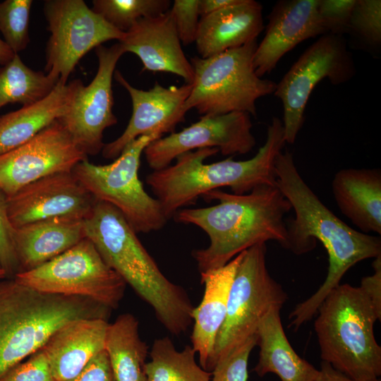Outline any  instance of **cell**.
<instances>
[{"mask_svg":"<svg viewBox=\"0 0 381 381\" xmlns=\"http://www.w3.org/2000/svg\"><path fill=\"white\" fill-rule=\"evenodd\" d=\"M274 172L276 186L295 213L293 219L286 220V249L302 255L313 250L319 241L328 255L324 282L290 313L289 326L297 330L316 314L325 298L351 267L381 255V238L355 230L325 206L301 176L291 152L278 154Z\"/></svg>","mask_w":381,"mask_h":381,"instance_id":"1","label":"cell"},{"mask_svg":"<svg viewBox=\"0 0 381 381\" xmlns=\"http://www.w3.org/2000/svg\"><path fill=\"white\" fill-rule=\"evenodd\" d=\"M202 197L218 203L183 208L174 216L177 222L198 226L210 238L207 248L192 252L200 273L223 267L258 243L274 241L286 248L285 217L291 205L276 185H260L243 195L217 189Z\"/></svg>","mask_w":381,"mask_h":381,"instance_id":"2","label":"cell"},{"mask_svg":"<svg viewBox=\"0 0 381 381\" xmlns=\"http://www.w3.org/2000/svg\"><path fill=\"white\" fill-rule=\"evenodd\" d=\"M84 231L104 262L152 307L169 332L179 336L188 329L195 308L188 295L162 272L116 208L96 200Z\"/></svg>","mask_w":381,"mask_h":381,"instance_id":"3","label":"cell"},{"mask_svg":"<svg viewBox=\"0 0 381 381\" xmlns=\"http://www.w3.org/2000/svg\"><path fill=\"white\" fill-rule=\"evenodd\" d=\"M285 143L282 121L273 117L265 142L252 158L237 161L230 157L205 164V160L217 154L219 150L198 149L179 155L173 165L152 171L147 175L146 183L169 219L183 207L222 187L230 188L234 194L243 195L260 185H276L274 161Z\"/></svg>","mask_w":381,"mask_h":381,"instance_id":"4","label":"cell"},{"mask_svg":"<svg viewBox=\"0 0 381 381\" xmlns=\"http://www.w3.org/2000/svg\"><path fill=\"white\" fill-rule=\"evenodd\" d=\"M111 309L91 299L37 291L14 278L0 279V377L42 349L66 324L108 320Z\"/></svg>","mask_w":381,"mask_h":381,"instance_id":"5","label":"cell"},{"mask_svg":"<svg viewBox=\"0 0 381 381\" xmlns=\"http://www.w3.org/2000/svg\"><path fill=\"white\" fill-rule=\"evenodd\" d=\"M317 313L314 327L322 361L356 380L379 379L381 346L374 325L380 320L381 306L361 286L339 284Z\"/></svg>","mask_w":381,"mask_h":381,"instance_id":"6","label":"cell"},{"mask_svg":"<svg viewBox=\"0 0 381 381\" xmlns=\"http://www.w3.org/2000/svg\"><path fill=\"white\" fill-rule=\"evenodd\" d=\"M257 46L253 40L208 58H191L194 79L187 110L195 109L202 116L235 111L256 116L257 99L274 93L277 85L256 75L253 59Z\"/></svg>","mask_w":381,"mask_h":381,"instance_id":"7","label":"cell"},{"mask_svg":"<svg viewBox=\"0 0 381 381\" xmlns=\"http://www.w3.org/2000/svg\"><path fill=\"white\" fill-rule=\"evenodd\" d=\"M160 138L156 134L140 136L111 164L97 165L86 159L72 170L96 200L116 208L137 234L160 230L168 221L160 203L145 191L138 176L145 147Z\"/></svg>","mask_w":381,"mask_h":381,"instance_id":"8","label":"cell"},{"mask_svg":"<svg viewBox=\"0 0 381 381\" xmlns=\"http://www.w3.org/2000/svg\"><path fill=\"white\" fill-rule=\"evenodd\" d=\"M266 243L243 251L231 285L226 318L214 343L211 372L218 358L233 346L256 333L262 318L282 308L288 296L270 274Z\"/></svg>","mask_w":381,"mask_h":381,"instance_id":"9","label":"cell"},{"mask_svg":"<svg viewBox=\"0 0 381 381\" xmlns=\"http://www.w3.org/2000/svg\"><path fill=\"white\" fill-rule=\"evenodd\" d=\"M14 279L37 291L91 299L111 310L122 300L126 284L84 238L64 253Z\"/></svg>","mask_w":381,"mask_h":381,"instance_id":"10","label":"cell"},{"mask_svg":"<svg viewBox=\"0 0 381 381\" xmlns=\"http://www.w3.org/2000/svg\"><path fill=\"white\" fill-rule=\"evenodd\" d=\"M356 68L344 40L326 34L311 44L276 85L274 95L283 105L285 143L292 145L304 123L308 100L316 85L328 78L333 85L349 81Z\"/></svg>","mask_w":381,"mask_h":381,"instance_id":"11","label":"cell"},{"mask_svg":"<svg viewBox=\"0 0 381 381\" xmlns=\"http://www.w3.org/2000/svg\"><path fill=\"white\" fill-rule=\"evenodd\" d=\"M44 13L51 34L44 70L57 83L66 84L75 66L91 49L109 40L119 41L124 34L83 0H47Z\"/></svg>","mask_w":381,"mask_h":381,"instance_id":"12","label":"cell"},{"mask_svg":"<svg viewBox=\"0 0 381 381\" xmlns=\"http://www.w3.org/2000/svg\"><path fill=\"white\" fill-rule=\"evenodd\" d=\"M95 53L98 68L95 78L87 86L80 80L68 111L58 120L87 156L102 152L104 130L117 123L112 78L125 52L118 42L109 47L98 46Z\"/></svg>","mask_w":381,"mask_h":381,"instance_id":"13","label":"cell"},{"mask_svg":"<svg viewBox=\"0 0 381 381\" xmlns=\"http://www.w3.org/2000/svg\"><path fill=\"white\" fill-rule=\"evenodd\" d=\"M251 129L250 116L246 112L205 115L181 131L151 142L143 153L153 171L164 169L179 155L198 149L217 148L224 155L246 154L256 144Z\"/></svg>","mask_w":381,"mask_h":381,"instance_id":"14","label":"cell"},{"mask_svg":"<svg viewBox=\"0 0 381 381\" xmlns=\"http://www.w3.org/2000/svg\"><path fill=\"white\" fill-rule=\"evenodd\" d=\"M87 157L57 120L29 141L0 155V191L10 197L44 176L71 171Z\"/></svg>","mask_w":381,"mask_h":381,"instance_id":"15","label":"cell"},{"mask_svg":"<svg viewBox=\"0 0 381 381\" xmlns=\"http://www.w3.org/2000/svg\"><path fill=\"white\" fill-rule=\"evenodd\" d=\"M115 80L128 92L132 102V115L123 133L104 145L102 153L104 158L115 159L133 140L145 135L162 136L174 133L176 126L185 121L188 110L186 102L192 84L165 87L156 82L148 90L132 86L116 70Z\"/></svg>","mask_w":381,"mask_h":381,"instance_id":"16","label":"cell"},{"mask_svg":"<svg viewBox=\"0 0 381 381\" xmlns=\"http://www.w3.org/2000/svg\"><path fill=\"white\" fill-rule=\"evenodd\" d=\"M96 199L71 171L55 173L24 186L6 198L9 220L17 228L59 217L85 219Z\"/></svg>","mask_w":381,"mask_h":381,"instance_id":"17","label":"cell"},{"mask_svg":"<svg viewBox=\"0 0 381 381\" xmlns=\"http://www.w3.org/2000/svg\"><path fill=\"white\" fill-rule=\"evenodd\" d=\"M318 3V0H281L275 4L268 16L265 37L253 55V67L258 77L270 73L298 44L327 34Z\"/></svg>","mask_w":381,"mask_h":381,"instance_id":"18","label":"cell"},{"mask_svg":"<svg viewBox=\"0 0 381 381\" xmlns=\"http://www.w3.org/2000/svg\"><path fill=\"white\" fill-rule=\"evenodd\" d=\"M125 53L135 54L143 71L171 73L193 83L194 71L186 57L170 12L139 19L118 41Z\"/></svg>","mask_w":381,"mask_h":381,"instance_id":"19","label":"cell"},{"mask_svg":"<svg viewBox=\"0 0 381 381\" xmlns=\"http://www.w3.org/2000/svg\"><path fill=\"white\" fill-rule=\"evenodd\" d=\"M109 323L102 318L70 322L56 331L42 348L56 381H66L80 373L104 350Z\"/></svg>","mask_w":381,"mask_h":381,"instance_id":"20","label":"cell"},{"mask_svg":"<svg viewBox=\"0 0 381 381\" xmlns=\"http://www.w3.org/2000/svg\"><path fill=\"white\" fill-rule=\"evenodd\" d=\"M262 7L254 0L237 4L200 18L195 41L201 58H208L256 40L264 29Z\"/></svg>","mask_w":381,"mask_h":381,"instance_id":"21","label":"cell"},{"mask_svg":"<svg viewBox=\"0 0 381 381\" xmlns=\"http://www.w3.org/2000/svg\"><path fill=\"white\" fill-rule=\"evenodd\" d=\"M243 252L219 268L200 273L204 294L194 308L191 346L200 365L211 373V361L217 334L226 318L229 294Z\"/></svg>","mask_w":381,"mask_h":381,"instance_id":"22","label":"cell"},{"mask_svg":"<svg viewBox=\"0 0 381 381\" xmlns=\"http://www.w3.org/2000/svg\"><path fill=\"white\" fill-rule=\"evenodd\" d=\"M84 238V220L68 217L39 220L14 228L13 248L19 272L40 267Z\"/></svg>","mask_w":381,"mask_h":381,"instance_id":"23","label":"cell"},{"mask_svg":"<svg viewBox=\"0 0 381 381\" xmlns=\"http://www.w3.org/2000/svg\"><path fill=\"white\" fill-rule=\"evenodd\" d=\"M332 191L341 212L360 231L381 234L380 169H341L334 176Z\"/></svg>","mask_w":381,"mask_h":381,"instance_id":"24","label":"cell"},{"mask_svg":"<svg viewBox=\"0 0 381 381\" xmlns=\"http://www.w3.org/2000/svg\"><path fill=\"white\" fill-rule=\"evenodd\" d=\"M80 80L59 82L42 99L0 116V155L29 141L64 115Z\"/></svg>","mask_w":381,"mask_h":381,"instance_id":"25","label":"cell"},{"mask_svg":"<svg viewBox=\"0 0 381 381\" xmlns=\"http://www.w3.org/2000/svg\"><path fill=\"white\" fill-rule=\"evenodd\" d=\"M280 310L272 308L257 328L260 352L253 370L260 377L274 373L281 381H315L319 369L292 348L282 324Z\"/></svg>","mask_w":381,"mask_h":381,"instance_id":"26","label":"cell"},{"mask_svg":"<svg viewBox=\"0 0 381 381\" xmlns=\"http://www.w3.org/2000/svg\"><path fill=\"white\" fill-rule=\"evenodd\" d=\"M138 326L131 313L120 315L109 325L104 350L116 381H147L148 346L140 337Z\"/></svg>","mask_w":381,"mask_h":381,"instance_id":"27","label":"cell"},{"mask_svg":"<svg viewBox=\"0 0 381 381\" xmlns=\"http://www.w3.org/2000/svg\"><path fill=\"white\" fill-rule=\"evenodd\" d=\"M190 345L178 351L169 337L156 339L145 365L147 381H210L211 373L195 361Z\"/></svg>","mask_w":381,"mask_h":381,"instance_id":"28","label":"cell"},{"mask_svg":"<svg viewBox=\"0 0 381 381\" xmlns=\"http://www.w3.org/2000/svg\"><path fill=\"white\" fill-rule=\"evenodd\" d=\"M57 82L45 72L27 66L18 54L0 68V108L9 103L26 106L47 96Z\"/></svg>","mask_w":381,"mask_h":381,"instance_id":"29","label":"cell"},{"mask_svg":"<svg viewBox=\"0 0 381 381\" xmlns=\"http://www.w3.org/2000/svg\"><path fill=\"white\" fill-rule=\"evenodd\" d=\"M168 0H94L92 11L116 29L126 32L140 18L169 10Z\"/></svg>","mask_w":381,"mask_h":381,"instance_id":"30","label":"cell"},{"mask_svg":"<svg viewBox=\"0 0 381 381\" xmlns=\"http://www.w3.org/2000/svg\"><path fill=\"white\" fill-rule=\"evenodd\" d=\"M32 0H5L0 2V32L14 54L24 50L29 42V21Z\"/></svg>","mask_w":381,"mask_h":381,"instance_id":"31","label":"cell"},{"mask_svg":"<svg viewBox=\"0 0 381 381\" xmlns=\"http://www.w3.org/2000/svg\"><path fill=\"white\" fill-rule=\"evenodd\" d=\"M257 342L255 333L224 352L211 372L210 381H247L248 358Z\"/></svg>","mask_w":381,"mask_h":381,"instance_id":"32","label":"cell"},{"mask_svg":"<svg viewBox=\"0 0 381 381\" xmlns=\"http://www.w3.org/2000/svg\"><path fill=\"white\" fill-rule=\"evenodd\" d=\"M348 33L359 37L373 47L381 43V1L356 0Z\"/></svg>","mask_w":381,"mask_h":381,"instance_id":"33","label":"cell"},{"mask_svg":"<svg viewBox=\"0 0 381 381\" xmlns=\"http://www.w3.org/2000/svg\"><path fill=\"white\" fill-rule=\"evenodd\" d=\"M356 0H318V11L327 34L348 33Z\"/></svg>","mask_w":381,"mask_h":381,"instance_id":"34","label":"cell"},{"mask_svg":"<svg viewBox=\"0 0 381 381\" xmlns=\"http://www.w3.org/2000/svg\"><path fill=\"white\" fill-rule=\"evenodd\" d=\"M0 381H56L47 356L39 349L24 362H20L0 377Z\"/></svg>","mask_w":381,"mask_h":381,"instance_id":"35","label":"cell"},{"mask_svg":"<svg viewBox=\"0 0 381 381\" xmlns=\"http://www.w3.org/2000/svg\"><path fill=\"white\" fill-rule=\"evenodd\" d=\"M199 0H175L170 10L178 36L185 45L195 42L199 25Z\"/></svg>","mask_w":381,"mask_h":381,"instance_id":"36","label":"cell"},{"mask_svg":"<svg viewBox=\"0 0 381 381\" xmlns=\"http://www.w3.org/2000/svg\"><path fill=\"white\" fill-rule=\"evenodd\" d=\"M14 228L8 215L6 197L0 191V262L6 278H14L19 272L13 248Z\"/></svg>","mask_w":381,"mask_h":381,"instance_id":"37","label":"cell"},{"mask_svg":"<svg viewBox=\"0 0 381 381\" xmlns=\"http://www.w3.org/2000/svg\"><path fill=\"white\" fill-rule=\"evenodd\" d=\"M66 381H116L106 351L96 355L80 373Z\"/></svg>","mask_w":381,"mask_h":381,"instance_id":"38","label":"cell"},{"mask_svg":"<svg viewBox=\"0 0 381 381\" xmlns=\"http://www.w3.org/2000/svg\"><path fill=\"white\" fill-rule=\"evenodd\" d=\"M315 381H360L352 379L337 370L329 363L322 361ZM367 381H380V378Z\"/></svg>","mask_w":381,"mask_h":381,"instance_id":"39","label":"cell"},{"mask_svg":"<svg viewBox=\"0 0 381 381\" xmlns=\"http://www.w3.org/2000/svg\"><path fill=\"white\" fill-rule=\"evenodd\" d=\"M240 0H199L200 18L237 4Z\"/></svg>","mask_w":381,"mask_h":381,"instance_id":"40","label":"cell"},{"mask_svg":"<svg viewBox=\"0 0 381 381\" xmlns=\"http://www.w3.org/2000/svg\"><path fill=\"white\" fill-rule=\"evenodd\" d=\"M15 54L4 40L0 39V64L6 65L13 58Z\"/></svg>","mask_w":381,"mask_h":381,"instance_id":"41","label":"cell"},{"mask_svg":"<svg viewBox=\"0 0 381 381\" xmlns=\"http://www.w3.org/2000/svg\"><path fill=\"white\" fill-rule=\"evenodd\" d=\"M5 278H6V272L2 268H0V279Z\"/></svg>","mask_w":381,"mask_h":381,"instance_id":"42","label":"cell"},{"mask_svg":"<svg viewBox=\"0 0 381 381\" xmlns=\"http://www.w3.org/2000/svg\"><path fill=\"white\" fill-rule=\"evenodd\" d=\"M0 268H1V262H0Z\"/></svg>","mask_w":381,"mask_h":381,"instance_id":"43","label":"cell"}]
</instances>
